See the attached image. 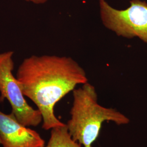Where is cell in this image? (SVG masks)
<instances>
[{
  "label": "cell",
  "instance_id": "cell-1",
  "mask_svg": "<svg viewBox=\"0 0 147 147\" xmlns=\"http://www.w3.org/2000/svg\"><path fill=\"white\" fill-rule=\"evenodd\" d=\"M16 78L25 96L41 113L45 130L65 125L55 116V105L77 85L88 82L84 69L73 59L54 55H32L24 59Z\"/></svg>",
  "mask_w": 147,
  "mask_h": 147
},
{
  "label": "cell",
  "instance_id": "cell-5",
  "mask_svg": "<svg viewBox=\"0 0 147 147\" xmlns=\"http://www.w3.org/2000/svg\"><path fill=\"white\" fill-rule=\"evenodd\" d=\"M0 144L3 147H45L37 132L23 125L13 113L0 111Z\"/></svg>",
  "mask_w": 147,
  "mask_h": 147
},
{
  "label": "cell",
  "instance_id": "cell-6",
  "mask_svg": "<svg viewBox=\"0 0 147 147\" xmlns=\"http://www.w3.org/2000/svg\"><path fill=\"white\" fill-rule=\"evenodd\" d=\"M46 147H82V145L74 141L65 124L51 129L50 137Z\"/></svg>",
  "mask_w": 147,
  "mask_h": 147
},
{
  "label": "cell",
  "instance_id": "cell-2",
  "mask_svg": "<svg viewBox=\"0 0 147 147\" xmlns=\"http://www.w3.org/2000/svg\"><path fill=\"white\" fill-rule=\"evenodd\" d=\"M70 119L66 126L74 141L84 147H93L102 124L112 121L117 125L127 124L130 119L119 111L99 105L94 87L87 82L73 91Z\"/></svg>",
  "mask_w": 147,
  "mask_h": 147
},
{
  "label": "cell",
  "instance_id": "cell-3",
  "mask_svg": "<svg viewBox=\"0 0 147 147\" xmlns=\"http://www.w3.org/2000/svg\"><path fill=\"white\" fill-rule=\"evenodd\" d=\"M14 52L0 53V100L7 99L11 104V113L25 126H37L42 121L40 111L28 105L20 85L13 71Z\"/></svg>",
  "mask_w": 147,
  "mask_h": 147
},
{
  "label": "cell",
  "instance_id": "cell-4",
  "mask_svg": "<svg viewBox=\"0 0 147 147\" xmlns=\"http://www.w3.org/2000/svg\"><path fill=\"white\" fill-rule=\"evenodd\" d=\"M100 16L104 25L117 36L132 38L138 37L147 43V3L132 0L130 6L117 10L105 0H100Z\"/></svg>",
  "mask_w": 147,
  "mask_h": 147
},
{
  "label": "cell",
  "instance_id": "cell-7",
  "mask_svg": "<svg viewBox=\"0 0 147 147\" xmlns=\"http://www.w3.org/2000/svg\"><path fill=\"white\" fill-rule=\"evenodd\" d=\"M28 2H32L34 4H42L45 3L47 0H24Z\"/></svg>",
  "mask_w": 147,
  "mask_h": 147
}]
</instances>
